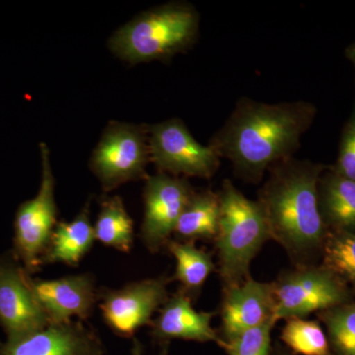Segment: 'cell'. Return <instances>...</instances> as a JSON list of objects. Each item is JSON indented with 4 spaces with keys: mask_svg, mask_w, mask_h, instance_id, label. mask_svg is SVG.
Returning a JSON list of instances; mask_svg holds the SVG:
<instances>
[{
    "mask_svg": "<svg viewBox=\"0 0 355 355\" xmlns=\"http://www.w3.org/2000/svg\"><path fill=\"white\" fill-rule=\"evenodd\" d=\"M316 116L317 107L304 100L272 104L241 98L209 146L236 176L259 183L273 165L294 157Z\"/></svg>",
    "mask_w": 355,
    "mask_h": 355,
    "instance_id": "obj_1",
    "label": "cell"
},
{
    "mask_svg": "<svg viewBox=\"0 0 355 355\" xmlns=\"http://www.w3.org/2000/svg\"><path fill=\"white\" fill-rule=\"evenodd\" d=\"M323 164L295 157L277 163L259 191L270 237L286 250L296 266L313 265L323 251L329 229L319 207Z\"/></svg>",
    "mask_w": 355,
    "mask_h": 355,
    "instance_id": "obj_2",
    "label": "cell"
},
{
    "mask_svg": "<svg viewBox=\"0 0 355 355\" xmlns=\"http://www.w3.org/2000/svg\"><path fill=\"white\" fill-rule=\"evenodd\" d=\"M200 15L187 2H171L140 13L110 38L109 48L132 64L165 60L195 44Z\"/></svg>",
    "mask_w": 355,
    "mask_h": 355,
    "instance_id": "obj_3",
    "label": "cell"
},
{
    "mask_svg": "<svg viewBox=\"0 0 355 355\" xmlns=\"http://www.w3.org/2000/svg\"><path fill=\"white\" fill-rule=\"evenodd\" d=\"M218 196L220 216L214 241L219 275L227 288L251 277L252 261L272 237L261 205L245 197L232 181L223 182Z\"/></svg>",
    "mask_w": 355,
    "mask_h": 355,
    "instance_id": "obj_4",
    "label": "cell"
},
{
    "mask_svg": "<svg viewBox=\"0 0 355 355\" xmlns=\"http://www.w3.org/2000/svg\"><path fill=\"white\" fill-rule=\"evenodd\" d=\"M275 323L280 320L306 318L312 313L352 302L354 292L324 266H295L273 282Z\"/></svg>",
    "mask_w": 355,
    "mask_h": 355,
    "instance_id": "obj_5",
    "label": "cell"
},
{
    "mask_svg": "<svg viewBox=\"0 0 355 355\" xmlns=\"http://www.w3.org/2000/svg\"><path fill=\"white\" fill-rule=\"evenodd\" d=\"M149 161L148 125L111 121L93 151L90 168L103 190L111 191L128 182L147 179Z\"/></svg>",
    "mask_w": 355,
    "mask_h": 355,
    "instance_id": "obj_6",
    "label": "cell"
},
{
    "mask_svg": "<svg viewBox=\"0 0 355 355\" xmlns=\"http://www.w3.org/2000/svg\"><path fill=\"white\" fill-rule=\"evenodd\" d=\"M42 181L38 193L21 203L14 219L13 254L31 275L43 266L42 259L57 226L55 181L51 171L50 151L41 144Z\"/></svg>",
    "mask_w": 355,
    "mask_h": 355,
    "instance_id": "obj_7",
    "label": "cell"
},
{
    "mask_svg": "<svg viewBox=\"0 0 355 355\" xmlns=\"http://www.w3.org/2000/svg\"><path fill=\"white\" fill-rule=\"evenodd\" d=\"M148 142L150 161L159 173L210 179L220 166L216 151L198 144L179 119L148 125Z\"/></svg>",
    "mask_w": 355,
    "mask_h": 355,
    "instance_id": "obj_8",
    "label": "cell"
},
{
    "mask_svg": "<svg viewBox=\"0 0 355 355\" xmlns=\"http://www.w3.org/2000/svg\"><path fill=\"white\" fill-rule=\"evenodd\" d=\"M170 280L155 277L130 282L119 289L99 291L98 301L105 323L116 335L133 338L141 327L150 326L154 313L169 298Z\"/></svg>",
    "mask_w": 355,
    "mask_h": 355,
    "instance_id": "obj_9",
    "label": "cell"
},
{
    "mask_svg": "<svg viewBox=\"0 0 355 355\" xmlns=\"http://www.w3.org/2000/svg\"><path fill=\"white\" fill-rule=\"evenodd\" d=\"M193 193L191 184L182 178L165 173L147 177L139 237L148 252L158 253L167 246L177 222Z\"/></svg>",
    "mask_w": 355,
    "mask_h": 355,
    "instance_id": "obj_10",
    "label": "cell"
},
{
    "mask_svg": "<svg viewBox=\"0 0 355 355\" xmlns=\"http://www.w3.org/2000/svg\"><path fill=\"white\" fill-rule=\"evenodd\" d=\"M51 324L33 291L29 273L13 254L0 256V326L7 340L36 333Z\"/></svg>",
    "mask_w": 355,
    "mask_h": 355,
    "instance_id": "obj_11",
    "label": "cell"
},
{
    "mask_svg": "<svg viewBox=\"0 0 355 355\" xmlns=\"http://www.w3.org/2000/svg\"><path fill=\"white\" fill-rule=\"evenodd\" d=\"M0 355H105L101 338L80 321L51 324L0 343Z\"/></svg>",
    "mask_w": 355,
    "mask_h": 355,
    "instance_id": "obj_12",
    "label": "cell"
},
{
    "mask_svg": "<svg viewBox=\"0 0 355 355\" xmlns=\"http://www.w3.org/2000/svg\"><path fill=\"white\" fill-rule=\"evenodd\" d=\"M275 309L273 282H261L250 277L239 286L223 288L222 340H231L268 322L275 323Z\"/></svg>",
    "mask_w": 355,
    "mask_h": 355,
    "instance_id": "obj_13",
    "label": "cell"
},
{
    "mask_svg": "<svg viewBox=\"0 0 355 355\" xmlns=\"http://www.w3.org/2000/svg\"><path fill=\"white\" fill-rule=\"evenodd\" d=\"M92 273L69 275L62 279H31L39 304L51 324L69 323L73 319L87 320L98 302Z\"/></svg>",
    "mask_w": 355,
    "mask_h": 355,
    "instance_id": "obj_14",
    "label": "cell"
},
{
    "mask_svg": "<svg viewBox=\"0 0 355 355\" xmlns=\"http://www.w3.org/2000/svg\"><path fill=\"white\" fill-rule=\"evenodd\" d=\"M191 299L179 291L159 309L158 317L151 323V335L160 342L170 340L216 343L222 347L224 340L211 327L214 313L198 312Z\"/></svg>",
    "mask_w": 355,
    "mask_h": 355,
    "instance_id": "obj_15",
    "label": "cell"
},
{
    "mask_svg": "<svg viewBox=\"0 0 355 355\" xmlns=\"http://www.w3.org/2000/svg\"><path fill=\"white\" fill-rule=\"evenodd\" d=\"M319 207L330 231L355 233V181L324 169L320 178Z\"/></svg>",
    "mask_w": 355,
    "mask_h": 355,
    "instance_id": "obj_16",
    "label": "cell"
},
{
    "mask_svg": "<svg viewBox=\"0 0 355 355\" xmlns=\"http://www.w3.org/2000/svg\"><path fill=\"white\" fill-rule=\"evenodd\" d=\"M96 241L94 227L89 216V202L70 222H58L42 263H62L76 266Z\"/></svg>",
    "mask_w": 355,
    "mask_h": 355,
    "instance_id": "obj_17",
    "label": "cell"
},
{
    "mask_svg": "<svg viewBox=\"0 0 355 355\" xmlns=\"http://www.w3.org/2000/svg\"><path fill=\"white\" fill-rule=\"evenodd\" d=\"M220 216L218 193H193L175 228L174 235L183 242L216 239Z\"/></svg>",
    "mask_w": 355,
    "mask_h": 355,
    "instance_id": "obj_18",
    "label": "cell"
},
{
    "mask_svg": "<svg viewBox=\"0 0 355 355\" xmlns=\"http://www.w3.org/2000/svg\"><path fill=\"white\" fill-rule=\"evenodd\" d=\"M166 247L176 259V272L171 280L179 282L182 284L181 291L191 299L196 297L216 270L211 254L198 249L193 242L170 240Z\"/></svg>",
    "mask_w": 355,
    "mask_h": 355,
    "instance_id": "obj_19",
    "label": "cell"
},
{
    "mask_svg": "<svg viewBox=\"0 0 355 355\" xmlns=\"http://www.w3.org/2000/svg\"><path fill=\"white\" fill-rule=\"evenodd\" d=\"M94 227L96 241L123 253L132 250L135 239L133 221L119 196L104 198Z\"/></svg>",
    "mask_w": 355,
    "mask_h": 355,
    "instance_id": "obj_20",
    "label": "cell"
},
{
    "mask_svg": "<svg viewBox=\"0 0 355 355\" xmlns=\"http://www.w3.org/2000/svg\"><path fill=\"white\" fill-rule=\"evenodd\" d=\"M280 340L294 354L333 355L326 331L318 321L305 318L286 320Z\"/></svg>",
    "mask_w": 355,
    "mask_h": 355,
    "instance_id": "obj_21",
    "label": "cell"
},
{
    "mask_svg": "<svg viewBox=\"0 0 355 355\" xmlns=\"http://www.w3.org/2000/svg\"><path fill=\"white\" fill-rule=\"evenodd\" d=\"M322 257V266L355 291V233L329 230Z\"/></svg>",
    "mask_w": 355,
    "mask_h": 355,
    "instance_id": "obj_22",
    "label": "cell"
},
{
    "mask_svg": "<svg viewBox=\"0 0 355 355\" xmlns=\"http://www.w3.org/2000/svg\"><path fill=\"white\" fill-rule=\"evenodd\" d=\"M333 355H355V300L318 313Z\"/></svg>",
    "mask_w": 355,
    "mask_h": 355,
    "instance_id": "obj_23",
    "label": "cell"
},
{
    "mask_svg": "<svg viewBox=\"0 0 355 355\" xmlns=\"http://www.w3.org/2000/svg\"><path fill=\"white\" fill-rule=\"evenodd\" d=\"M275 324L268 322L231 340H224L222 349L228 355H270V334Z\"/></svg>",
    "mask_w": 355,
    "mask_h": 355,
    "instance_id": "obj_24",
    "label": "cell"
},
{
    "mask_svg": "<svg viewBox=\"0 0 355 355\" xmlns=\"http://www.w3.org/2000/svg\"><path fill=\"white\" fill-rule=\"evenodd\" d=\"M331 169L355 181V103L349 120L343 127L338 158Z\"/></svg>",
    "mask_w": 355,
    "mask_h": 355,
    "instance_id": "obj_25",
    "label": "cell"
},
{
    "mask_svg": "<svg viewBox=\"0 0 355 355\" xmlns=\"http://www.w3.org/2000/svg\"><path fill=\"white\" fill-rule=\"evenodd\" d=\"M345 53H347V57L349 58V62L354 64L355 69V42L350 44L349 48L347 49Z\"/></svg>",
    "mask_w": 355,
    "mask_h": 355,
    "instance_id": "obj_26",
    "label": "cell"
},
{
    "mask_svg": "<svg viewBox=\"0 0 355 355\" xmlns=\"http://www.w3.org/2000/svg\"><path fill=\"white\" fill-rule=\"evenodd\" d=\"M132 355H144L142 354V347L139 340H133V345L132 349Z\"/></svg>",
    "mask_w": 355,
    "mask_h": 355,
    "instance_id": "obj_27",
    "label": "cell"
},
{
    "mask_svg": "<svg viewBox=\"0 0 355 355\" xmlns=\"http://www.w3.org/2000/svg\"><path fill=\"white\" fill-rule=\"evenodd\" d=\"M270 355H291V354H288V352H286V350L282 349H275L272 350V354Z\"/></svg>",
    "mask_w": 355,
    "mask_h": 355,
    "instance_id": "obj_28",
    "label": "cell"
}]
</instances>
